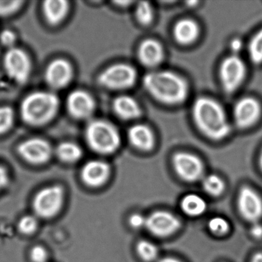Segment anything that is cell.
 <instances>
[{
	"label": "cell",
	"instance_id": "cell-1",
	"mask_svg": "<svg viewBox=\"0 0 262 262\" xmlns=\"http://www.w3.org/2000/svg\"><path fill=\"white\" fill-rule=\"evenodd\" d=\"M191 114L199 131L211 140H223L231 133L225 110L211 98H198L193 104Z\"/></svg>",
	"mask_w": 262,
	"mask_h": 262
},
{
	"label": "cell",
	"instance_id": "cell-2",
	"mask_svg": "<svg viewBox=\"0 0 262 262\" xmlns=\"http://www.w3.org/2000/svg\"><path fill=\"white\" fill-rule=\"evenodd\" d=\"M143 86L155 99L169 105L183 103L189 92L188 83L182 76L165 70L147 73L143 78Z\"/></svg>",
	"mask_w": 262,
	"mask_h": 262
},
{
	"label": "cell",
	"instance_id": "cell-3",
	"mask_svg": "<svg viewBox=\"0 0 262 262\" xmlns=\"http://www.w3.org/2000/svg\"><path fill=\"white\" fill-rule=\"evenodd\" d=\"M59 101L48 92H36L25 98L21 105L23 119L32 125H42L50 122L57 113Z\"/></svg>",
	"mask_w": 262,
	"mask_h": 262
},
{
	"label": "cell",
	"instance_id": "cell-4",
	"mask_svg": "<svg viewBox=\"0 0 262 262\" xmlns=\"http://www.w3.org/2000/svg\"><path fill=\"white\" fill-rule=\"evenodd\" d=\"M87 142L92 149L102 155H110L120 146L121 136L117 128L103 120H94L85 131Z\"/></svg>",
	"mask_w": 262,
	"mask_h": 262
},
{
	"label": "cell",
	"instance_id": "cell-5",
	"mask_svg": "<svg viewBox=\"0 0 262 262\" xmlns=\"http://www.w3.org/2000/svg\"><path fill=\"white\" fill-rule=\"evenodd\" d=\"M137 71L134 67L125 63L115 64L104 70L99 76V83L112 90L131 88L137 80Z\"/></svg>",
	"mask_w": 262,
	"mask_h": 262
},
{
	"label": "cell",
	"instance_id": "cell-6",
	"mask_svg": "<svg viewBox=\"0 0 262 262\" xmlns=\"http://www.w3.org/2000/svg\"><path fill=\"white\" fill-rule=\"evenodd\" d=\"M247 68L238 55L225 58L219 70L221 83L225 93H234L242 85L246 77Z\"/></svg>",
	"mask_w": 262,
	"mask_h": 262
},
{
	"label": "cell",
	"instance_id": "cell-7",
	"mask_svg": "<svg viewBox=\"0 0 262 262\" xmlns=\"http://www.w3.org/2000/svg\"><path fill=\"white\" fill-rule=\"evenodd\" d=\"M4 67L10 79L16 83L25 84L31 73V62L28 55L20 49H10L4 57Z\"/></svg>",
	"mask_w": 262,
	"mask_h": 262
},
{
	"label": "cell",
	"instance_id": "cell-8",
	"mask_svg": "<svg viewBox=\"0 0 262 262\" xmlns=\"http://www.w3.org/2000/svg\"><path fill=\"white\" fill-rule=\"evenodd\" d=\"M63 190L60 186H51L41 190L33 201L35 212L44 219L57 214L62 206Z\"/></svg>",
	"mask_w": 262,
	"mask_h": 262
},
{
	"label": "cell",
	"instance_id": "cell-9",
	"mask_svg": "<svg viewBox=\"0 0 262 262\" xmlns=\"http://www.w3.org/2000/svg\"><path fill=\"white\" fill-rule=\"evenodd\" d=\"M172 165L176 174L186 182H195L203 176V163L191 153H176L173 156Z\"/></svg>",
	"mask_w": 262,
	"mask_h": 262
},
{
	"label": "cell",
	"instance_id": "cell-10",
	"mask_svg": "<svg viewBox=\"0 0 262 262\" xmlns=\"http://www.w3.org/2000/svg\"><path fill=\"white\" fill-rule=\"evenodd\" d=\"M237 207L241 215L251 223L259 222L262 219V199L250 187L241 188Z\"/></svg>",
	"mask_w": 262,
	"mask_h": 262
},
{
	"label": "cell",
	"instance_id": "cell-11",
	"mask_svg": "<svg viewBox=\"0 0 262 262\" xmlns=\"http://www.w3.org/2000/svg\"><path fill=\"white\" fill-rule=\"evenodd\" d=\"M147 229L157 237H168L180 228L179 217L168 211H156L151 213L146 220Z\"/></svg>",
	"mask_w": 262,
	"mask_h": 262
},
{
	"label": "cell",
	"instance_id": "cell-12",
	"mask_svg": "<svg viewBox=\"0 0 262 262\" xmlns=\"http://www.w3.org/2000/svg\"><path fill=\"white\" fill-rule=\"evenodd\" d=\"M261 106L257 99L245 97L238 101L233 110L235 125L240 128H248L259 120Z\"/></svg>",
	"mask_w": 262,
	"mask_h": 262
},
{
	"label": "cell",
	"instance_id": "cell-13",
	"mask_svg": "<svg viewBox=\"0 0 262 262\" xmlns=\"http://www.w3.org/2000/svg\"><path fill=\"white\" fill-rule=\"evenodd\" d=\"M19 155L32 164L45 163L51 157L52 148L50 143L42 139H31L21 143L18 148Z\"/></svg>",
	"mask_w": 262,
	"mask_h": 262
},
{
	"label": "cell",
	"instance_id": "cell-14",
	"mask_svg": "<svg viewBox=\"0 0 262 262\" xmlns=\"http://www.w3.org/2000/svg\"><path fill=\"white\" fill-rule=\"evenodd\" d=\"M67 108L73 117L85 119L94 113L96 102L87 92H73L67 99Z\"/></svg>",
	"mask_w": 262,
	"mask_h": 262
},
{
	"label": "cell",
	"instance_id": "cell-15",
	"mask_svg": "<svg viewBox=\"0 0 262 262\" xmlns=\"http://www.w3.org/2000/svg\"><path fill=\"white\" fill-rule=\"evenodd\" d=\"M73 76L71 64L64 59H56L47 67L45 77L47 83L54 89H62L67 86Z\"/></svg>",
	"mask_w": 262,
	"mask_h": 262
},
{
	"label": "cell",
	"instance_id": "cell-16",
	"mask_svg": "<svg viewBox=\"0 0 262 262\" xmlns=\"http://www.w3.org/2000/svg\"><path fill=\"white\" fill-rule=\"evenodd\" d=\"M110 176V165L103 161H90L82 170V180L89 186H101L108 180Z\"/></svg>",
	"mask_w": 262,
	"mask_h": 262
},
{
	"label": "cell",
	"instance_id": "cell-17",
	"mask_svg": "<svg viewBox=\"0 0 262 262\" xmlns=\"http://www.w3.org/2000/svg\"><path fill=\"white\" fill-rule=\"evenodd\" d=\"M138 58L141 64L149 68L158 67L165 58L163 47L152 39L144 40L138 49Z\"/></svg>",
	"mask_w": 262,
	"mask_h": 262
},
{
	"label": "cell",
	"instance_id": "cell-18",
	"mask_svg": "<svg viewBox=\"0 0 262 262\" xmlns=\"http://www.w3.org/2000/svg\"><path fill=\"white\" fill-rule=\"evenodd\" d=\"M128 138L130 143L141 151H150L155 145L154 133L144 124H136L132 126L128 132Z\"/></svg>",
	"mask_w": 262,
	"mask_h": 262
},
{
	"label": "cell",
	"instance_id": "cell-19",
	"mask_svg": "<svg viewBox=\"0 0 262 262\" xmlns=\"http://www.w3.org/2000/svg\"><path fill=\"white\" fill-rule=\"evenodd\" d=\"M113 110L116 116L123 120H134L142 115L139 102L129 96H120L113 102Z\"/></svg>",
	"mask_w": 262,
	"mask_h": 262
},
{
	"label": "cell",
	"instance_id": "cell-20",
	"mask_svg": "<svg viewBox=\"0 0 262 262\" xmlns=\"http://www.w3.org/2000/svg\"><path fill=\"white\" fill-rule=\"evenodd\" d=\"M200 30L195 21L182 19L177 22L173 29L174 39L182 45H190L197 40Z\"/></svg>",
	"mask_w": 262,
	"mask_h": 262
},
{
	"label": "cell",
	"instance_id": "cell-21",
	"mask_svg": "<svg viewBox=\"0 0 262 262\" xmlns=\"http://www.w3.org/2000/svg\"><path fill=\"white\" fill-rule=\"evenodd\" d=\"M42 8L47 22L56 26L60 24L67 16L69 4L64 0H48L44 2Z\"/></svg>",
	"mask_w": 262,
	"mask_h": 262
},
{
	"label": "cell",
	"instance_id": "cell-22",
	"mask_svg": "<svg viewBox=\"0 0 262 262\" xmlns=\"http://www.w3.org/2000/svg\"><path fill=\"white\" fill-rule=\"evenodd\" d=\"M181 208L184 213L191 217L204 214L207 209V203L203 198L196 194L185 195L181 202Z\"/></svg>",
	"mask_w": 262,
	"mask_h": 262
},
{
	"label": "cell",
	"instance_id": "cell-23",
	"mask_svg": "<svg viewBox=\"0 0 262 262\" xmlns=\"http://www.w3.org/2000/svg\"><path fill=\"white\" fill-rule=\"evenodd\" d=\"M56 155L62 162L73 163L79 160L82 156L80 147L73 142H62L56 148Z\"/></svg>",
	"mask_w": 262,
	"mask_h": 262
},
{
	"label": "cell",
	"instance_id": "cell-24",
	"mask_svg": "<svg viewBox=\"0 0 262 262\" xmlns=\"http://www.w3.org/2000/svg\"><path fill=\"white\" fill-rule=\"evenodd\" d=\"M202 187L205 192L210 195L217 197L223 193L225 185L223 180L219 176L216 174H209L204 178Z\"/></svg>",
	"mask_w": 262,
	"mask_h": 262
},
{
	"label": "cell",
	"instance_id": "cell-25",
	"mask_svg": "<svg viewBox=\"0 0 262 262\" xmlns=\"http://www.w3.org/2000/svg\"><path fill=\"white\" fill-rule=\"evenodd\" d=\"M248 55L253 63L262 64V28L255 33L248 44Z\"/></svg>",
	"mask_w": 262,
	"mask_h": 262
},
{
	"label": "cell",
	"instance_id": "cell-26",
	"mask_svg": "<svg viewBox=\"0 0 262 262\" xmlns=\"http://www.w3.org/2000/svg\"><path fill=\"white\" fill-rule=\"evenodd\" d=\"M136 249L141 258L145 261H153L159 255V249L157 246L148 241H140L137 244Z\"/></svg>",
	"mask_w": 262,
	"mask_h": 262
},
{
	"label": "cell",
	"instance_id": "cell-27",
	"mask_svg": "<svg viewBox=\"0 0 262 262\" xmlns=\"http://www.w3.org/2000/svg\"><path fill=\"white\" fill-rule=\"evenodd\" d=\"M136 17L138 22L143 26H148L154 19V10L148 2H141L136 6Z\"/></svg>",
	"mask_w": 262,
	"mask_h": 262
},
{
	"label": "cell",
	"instance_id": "cell-28",
	"mask_svg": "<svg viewBox=\"0 0 262 262\" xmlns=\"http://www.w3.org/2000/svg\"><path fill=\"white\" fill-rule=\"evenodd\" d=\"M208 227L210 231L216 235H225L230 229L228 221L219 216L210 219L208 221Z\"/></svg>",
	"mask_w": 262,
	"mask_h": 262
},
{
	"label": "cell",
	"instance_id": "cell-29",
	"mask_svg": "<svg viewBox=\"0 0 262 262\" xmlns=\"http://www.w3.org/2000/svg\"><path fill=\"white\" fill-rule=\"evenodd\" d=\"M14 121V113L10 107H0V134L7 133Z\"/></svg>",
	"mask_w": 262,
	"mask_h": 262
},
{
	"label": "cell",
	"instance_id": "cell-30",
	"mask_svg": "<svg viewBox=\"0 0 262 262\" xmlns=\"http://www.w3.org/2000/svg\"><path fill=\"white\" fill-rule=\"evenodd\" d=\"M23 4H24L23 1L0 0V17H6L13 14L15 12L19 10Z\"/></svg>",
	"mask_w": 262,
	"mask_h": 262
},
{
	"label": "cell",
	"instance_id": "cell-31",
	"mask_svg": "<svg viewBox=\"0 0 262 262\" xmlns=\"http://www.w3.org/2000/svg\"><path fill=\"white\" fill-rule=\"evenodd\" d=\"M37 228V221L33 216H25L19 222V229L24 234H30Z\"/></svg>",
	"mask_w": 262,
	"mask_h": 262
},
{
	"label": "cell",
	"instance_id": "cell-32",
	"mask_svg": "<svg viewBox=\"0 0 262 262\" xmlns=\"http://www.w3.org/2000/svg\"><path fill=\"white\" fill-rule=\"evenodd\" d=\"M16 40V35L11 30H4L0 35V41L2 42L3 45L9 47L10 49L13 48Z\"/></svg>",
	"mask_w": 262,
	"mask_h": 262
},
{
	"label": "cell",
	"instance_id": "cell-33",
	"mask_svg": "<svg viewBox=\"0 0 262 262\" xmlns=\"http://www.w3.org/2000/svg\"><path fill=\"white\" fill-rule=\"evenodd\" d=\"M31 259L33 262H46L47 259V251L42 247H34L31 251Z\"/></svg>",
	"mask_w": 262,
	"mask_h": 262
},
{
	"label": "cell",
	"instance_id": "cell-34",
	"mask_svg": "<svg viewBox=\"0 0 262 262\" xmlns=\"http://www.w3.org/2000/svg\"><path fill=\"white\" fill-rule=\"evenodd\" d=\"M146 220L147 217H144L142 214H139V213H136L130 217L129 224L133 228H141L142 227H145Z\"/></svg>",
	"mask_w": 262,
	"mask_h": 262
},
{
	"label": "cell",
	"instance_id": "cell-35",
	"mask_svg": "<svg viewBox=\"0 0 262 262\" xmlns=\"http://www.w3.org/2000/svg\"><path fill=\"white\" fill-rule=\"evenodd\" d=\"M250 233L253 237L255 238H261L262 237V224L259 222H255L252 223L251 229H250Z\"/></svg>",
	"mask_w": 262,
	"mask_h": 262
},
{
	"label": "cell",
	"instance_id": "cell-36",
	"mask_svg": "<svg viewBox=\"0 0 262 262\" xmlns=\"http://www.w3.org/2000/svg\"><path fill=\"white\" fill-rule=\"evenodd\" d=\"M230 47H231L233 55H237L239 52L243 48V42H242L240 39H234L231 41Z\"/></svg>",
	"mask_w": 262,
	"mask_h": 262
},
{
	"label": "cell",
	"instance_id": "cell-37",
	"mask_svg": "<svg viewBox=\"0 0 262 262\" xmlns=\"http://www.w3.org/2000/svg\"><path fill=\"white\" fill-rule=\"evenodd\" d=\"M9 178L7 170L0 165V189L4 188L8 183Z\"/></svg>",
	"mask_w": 262,
	"mask_h": 262
},
{
	"label": "cell",
	"instance_id": "cell-38",
	"mask_svg": "<svg viewBox=\"0 0 262 262\" xmlns=\"http://www.w3.org/2000/svg\"><path fill=\"white\" fill-rule=\"evenodd\" d=\"M251 262H262V252H257L251 257Z\"/></svg>",
	"mask_w": 262,
	"mask_h": 262
},
{
	"label": "cell",
	"instance_id": "cell-39",
	"mask_svg": "<svg viewBox=\"0 0 262 262\" xmlns=\"http://www.w3.org/2000/svg\"><path fill=\"white\" fill-rule=\"evenodd\" d=\"M159 262H181L180 260H177V259L173 258V257H164V258L161 259Z\"/></svg>",
	"mask_w": 262,
	"mask_h": 262
},
{
	"label": "cell",
	"instance_id": "cell-40",
	"mask_svg": "<svg viewBox=\"0 0 262 262\" xmlns=\"http://www.w3.org/2000/svg\"><path fill=\"white\" fill-rule=\"evenodd\" d=\"M259 166H260V170L262 171V149L260 151V156H259Z\"/></svg>",
	"mask_w": 262,
	"mask_h": 262
}]
</instances>
